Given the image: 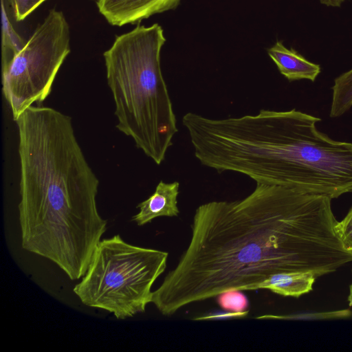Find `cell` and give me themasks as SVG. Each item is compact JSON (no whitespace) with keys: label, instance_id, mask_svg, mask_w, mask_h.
I'll return each mask as SVG.
<instances>
[{"label":"cell","instance_id":"1","mask_svg":"<svg viewBox=\"0 0 352 352\" xmlns=\"http://www.w3.org/2000/svg\"><path fill=\"white\" fill-rule=\"evenodd\" d=\"M337 222L331 198L274 185L256 184L242 199L202 204L188 248L151 302L171 316L228 290H254L275 274L335 272L352 262Z\"/></svg>","mask_w":352,"mask_h":352},{"label":"cell","instance_id":"2","mask_svg":"<svg viewBox=\"0 0 352 352\" xmlns=\"http://www.w3.org/2000/svg\"><path fill=\"white\" fill-rule=\"evenodd\" d=\"M19 132L21 247L82 277L107 230L98 211L99 180L74 134L72 118L31 106L15 120Z\"/></svg>","mask_w":352,"mask_h":352},{"label":"cell","instance_id":"3","mask_svg":"<svg viewBox=\"0 0 352 352\" xmlns=\"http://www.w3.org/2000/svg\"><path fill=\"white\" fill-rule=\"evenodd\" d=\"M320 121L295 109L223 119L190 112L182 118L203 165L332 199L352 192V143L320 131Z\"/></svg>","mask_w":352,"mask_h":352},{"label":"cell","instance_id":"4","mask_svg":"<svg viewBox=\"0 0 352 352\" xmlns=\"http://www.w3.org/2000/svg\"><path fill=\"white\" fill-rule=\"evenodd\" d=\"M166 42L158 23L138 25L118 35L103 53L115 103L116 127L160 165L178 131L160 65Z\"/></svg>","mask_w":352,"mask_h":352},{"label":"cell","instance_id":"5","mask_svg":"<svg viewBox=\"0 0 352 352\" xmlns=\"http://www.w3.org/2000/svg\"><path fill=\"white\" fill-rule=\"evenodd\" d=\"M168 256L166 252L131 245L118 234L104 239L73 291L88 307L117 319L133 317L151 302V287L165 271Z\"/></svg>","mask_w":352,"mask_h":352},{"label":"cell","instance_id":"6","mask_svg":"<svg viewBox=\"0 0 352 352\" xmlns=\"http://www.w3.org/2000/svg\"><path fill=\"white\" fill-rule=\"evenodd\" d=\"M70 52L69 23L62 11L52 9L24 47L2 62V92L14 120L47 98Z\"/></svg>","mask_w":352,"mask_h":352},{"label":"cell","instance_id":"7","mask_svg":"<svg viewBox=\"0 0 352 352\" xmlns=\"http://www.w3.org/2000/svg\"><path fill=\"white\" fill-rule=\"evenodd\" d=\"M182 0H98L99 12L114 26L140 23L153 15L175 10Z\"/></svg>","mask_w":352,"mask_h":352},{"label":"cell","instance_id":"8","mask_svg":"<svg viewBox=\"0 0 352 352\" xmlns=\"http://www.w3.org/2000/svg\"><path fill=\"white\" fill-rule=\"evenodd\" d=\"M179 183H165L160 181L155 192L146 200L138 205L139 212L132 221L138 226H144L159 217H177L179 213L177 207Z\"/></svg>","mask_w":352,"mask_h":352},{"label":"cell","instance_id":"9","mask_svg":"<svg viewBox=\"0 0 352 352\" xmlns=\"http://www.w3.org/2000/svg\"><path fill=\"white\" fill-rule=\"evenodd\" d=\"M267 52L280 73L289 81L306 79L314 82L321 72L320 65L307 60L293 48H287L280 41Z\"/></svg>","mask_w":352,"mask_h":352},{"label":"cell","instance_id":"10","mask_svg":"<svg viewBox=\"0 0 352 352\" xmlns=\"http://www.w3.org/2000/svg\"><path fill=\"white\" fill-rule=\"evenodd\" d=\"M316 278L310 272H281L268 277L256 289H268L282 296L298 298L312 290Z\"/></svg>","mask_w":352,"mask_h":352},{"label":"cell","instance_id":"11","mask_svg":"<svg viewBox=\"0 0 352 352\" xmlns=\"http://www.w3.org/2000/svg\"><path fill=\"white\" fill-rule=\"evenodd\" d=\"M332 91L329 116L335 118L342 116L352 107V69L335 78Z\"/></svg>","mask_w":352,"mask_h":352},{"label":"cell","instance_id":"12","mask_svg":"<svg viewBox=\"0 0 352 352\" xmlns=\"http://www.w3.org/2000/svg\"><path fill=\"white\" fill-rule=\"evenodd\" d=\"M2 62L19 53L25 43L9 20L5 1L1 0Z\"/></svg>","mask_w":352,"mask_h":352},{"label":"cell","instance_id":"13","mask_svg":"<svg viewBox=\"0 0 352 352\" xmlns=\"http://www.w3.org/2000/svg\"><path fill=\"white\" fill-rule=\"evenodd\" d=\"M217 297V302L223 309L240 316L248 314L249 302L246 296L240 290H228Z\"/></svg>","mask_w":352,"mask_h":352},{"label":"cell","instance_id":"14","mask_svg":"<svg viewBox=\"0 0 352 352\" xmlns=\"http://www.w3.org/2000/svg\"><path fill=\"white\" fill-rule=\"evenodd\" d=\"M335 228L344 248L352 252V207L345 217L337 222Z\"/></svg>","mask_w":352,"mask_h":352},{"label":"cell","instance_id":"15","mask_svg":"<svg viewBox=\"0 0 352 352\" xmlns=\"http://www.w3.org/2000/svg\"><path fill=\"white\" fill-rule=\"evenodd\" d=\"M14 19L21 21L46 0H10Z\"/></svg>","mask_w":352,"mask_h":352},{"label":"cell","instance_id":"16","mask_svg":"<svg viewBox=\"0 0 352 352\" xmlns=\"http://www.w3.org/2000/svg\"><path fill=\"white\" fill-rule=\"evenodd\" d=\"M346 0H320V2L327 6L340 7Z\"/></svg>","mask_w":352,"mask_h":352},{"label":"cell","instance_id":"17","mask_svg":"<svg viewBox=\"0 0 352 352\" xmlns=\"http://www.w3.org/2000/svg\"><path fill=\"white\" fill-rule=\"evenodd\" d=\"M347 300L349 302V305L350 307L352 306V284L349 287V295L348 296Z\"/></svg>","mask_w":352,"mask_h":352},{"label":"cell","instance_id":"18","mask_svg":"<svg viewBox=\"0 0 352 352\" xmlns=\"http://www.w3.org/2000/svg\"><path fill=\"white\" fill-rule=\"evenodd\" d=\"M96 1H97L98 0H96Z\"/></svg>","mask_w":352,"mask_h":352}]
</instances>
